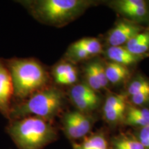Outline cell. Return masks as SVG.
Listing matches in <instances>:
<instances>
[{
  "label": "cell",
  "mask_w": 149,
  "mask_h": 149,
  "mask_svg": "<svg viewBox=\"0 0 149 149\" xmlns=\"http://www.w3.org/2000/svg\"><path fill=\"white\" fill-rule=\"evenodd\" d=\"M61 124H62V130L65 135L70 140L84 138L77 122L74 120L72 111L67 112L63 115L62 119H61Z\"/></svg>",
  "instance_id": "15"
},
{
  "label": "cell",
  "mask_w": 149,
  "mask_h": 149,
  "mask_svg": "<svg viewBox=\"0 0 149 149\" xmlns=\"http://www.w3.org/2000/svg\"><path fill=\"white\" fill-rule=\"evenodd\" d=\"M73 68V65L67 60H61L54 65L50 74L55 84L58 85L61 80Z\"/></svg>",
  "instance_id": "17"
},
{
  "label": "cell",
  "mask_w": 149,
  "mask_h": 149,
  "mask_svg": "<svg viewBox=\"0 0 149 149\" xmlns=\"http://www.w3.org/2000/svg\"><path fill=\"white\" fill-rule=\"evenodd\" d=\"M6 132L18 149H43L58 137L53 121L32 116L9 120Z\"/></svg>",
  "instance_id": "3"
},
{
  "label": "cell",
  "mask_w": 149,
  "mask_h": 149,
  "mask_svg": "<svg viewBox=\"0 0 149 149\" xmlns=\"http://www.w3.org/2000/svg\"><path fill=\"white\" fill-rule=\"evenodd\" d=\"M110 149H144L135 135L120 134L111 139Z\"/></svg>",
  "instance_id": "14"
},
{
  "label": "cell",
  "mask_w": 149,
  "mask_h": 149,
  "mask_svg": "<svg viewBox=\"0 0 149 149\" xmlns=\"http://www.w3.org/2000/svg\"><path fill=\"white\" fill-rule=\"evenodd\" d=\"M92 64L93 68H94L95 72L97 77L100 85L102 86V88H107L109 84V82L108 81L107 74H106L105 65L102 64L101 61H92Z\"/></svg>",
  "instance_id": "22"
},
{
  "label": "cell",
  "mask_w": 149,
  "mask_h": 149,
  "mask_svg": "<svg viewBox=\"0 0 149 149\" xmlns=\"http://www.w3.org/2000/svg\"><path fill=\"white\" fill-rule=\"evenodd\" d=\"M111 5L126 19L139 24L149 23V7L146 1L143 0H119L112 1Z\"/></svg>",
  "instance_id": "6"
},
{
  "label": "cell",
  "mask_w": 149,
  "mask_h": 149,
  "mask_svg": "<svg viewBox=\"0 0 149 149\" xmlns=\"http://www.w3.org/2000/svg\"><path fill=\"white\" fill-rule=\"evenodd\" d=\"M14 103V88L5 59L0 58V113L8 120Z\"/></svg>",
  "instance_id": "8"
},
{
  "label": "cell",
  "mask_w": 149,
  "mask_h": 149,
  "mask_svg": "<svg viewBox=\"0 0 149 149\" xmlns=\"http://www.w3.org/2000/svg\"><path fill=\"white\" fill-rule=\"evenodd\" d=\"M124 46L134 55L146 57L149 56V29H145L130 41Z\"/></svg>",
  "instance_id": "12"
},
{
  "label": "cell",
  "mask_w": 149,
  "mask_h": 149,
  "mask_svg": "<svg viewBox=\"0 0 149 149\" xmlns=\"http://www.w3.org/2000/svg\"><path fill=\"white\" fill-rule=\"evenodd\" d=\"M105 65L107 77L109 84H119L124 82L130 76V72L128 67L117 63L110 61Z\"/></svg>",
  "instance_id": "13"
},
{
  "label": "cell",
  "mask_w": 149,
  "mask_h": 149,
  "mask_svg": "<svg viewBox=\"0 0 149 149\" xmlns=\"http://www.w3.org/2000/svg\"><path fill=\"white\" fill-rule=\"evenodd\" d=\"M123 123L137 128L149 126V109L146 107L127 105Z\"/></svg>",
  "instance_id": "11"
},
{
  "label": "cell",
  "mask_w": 149,
  "mask_h": 149,
  "mask_svg": "<svg viewBox=\"0 0 149 149\" xmlns=\"http://www.w3.org/2000/svg\"><path fill=\"white\" fill-rule=\"evenodd\" d=\"M19 2L39 22L58 28L73 22L95 4V1L88 0H29Z\"/></svg>",
  "instance_id": "2"
},
{
  "label": "cell",
  "mask_w": 149,
  "mask_h": 149,
  "mask_svg": "<svg viewBox=\"0 0 149 149\" xmlns=\"http://www.w3.org/2000/svg\"><path fill=\"white\" fill-rule=\"evenodd\" d=\"M84 76L86 79V84L90 88L95 91H99L102 88L100 81L97 77V75L95 72L94 68L92 64V62L89 63L84 68Z\"/></svg>",
  "instance_id": "21"
},
{
  "label": "cell",
  "mask_w": 149,
  "mask_h": 149,
  "mask_svg": "<svg viewBox=\"0 0 149 149\" xmlns=\"http://www.w3.org/2000/svg\"><path fill=\"white\" fill-rule=\"evenodd\" d=\"M130 101L133 106L145 107L149 105V92H143L130 96Z\"/></svg>",
  "instance_id": "23"
},
{
  "label": "cell",
  "mask_w": 149,
  "mask_h": 149,
  "mask_svg": "<svg viewBox=\"0 0 149 149\" xmlns=\"http://www.w3.org/2000/svg\"><path fill=\"white\" fill-rule=\"evenodd\" d=\"M79 144L84 149H110L105 134L101 131L86 136Z\"/></svg>",
  "instance_id": "16"
},
{
  "label": "cell",
  "mask_w": 149,
  "mask_h": 149,
  "mask_svg": "<svg viewBox=\"0 0 149 149\" xmlns=\"http://www.w3.org/2000/svg\"><path fill=\"white\" fill-rule=\"evenodd\" d=\"M5 62L13 84V104L51 84V74L36 59L13 57L5 59Z\"/></svg>",
  "instance_id": "1"
},
{
  "label": "cell",
  "mask_w": 149,
  "mask_h": 149,
  "mask_svg": "<svg viewBox=\"0 0 149 149\" xmlns=\"http://www.w3.org/2000/svg\"><path fill=\"white\" fill-rule=\"evenodd\" d=\"M72 149H84V148L81 147L80 144L74 142L73 144H72Z\"/></svg>",
  "instance_id": "26"
},
{
  "label": "cell",
  "mask_w": 149,
  "mask_h": 149,
  "mask_svg": "<svg viewBox=\"0 0 149 149\" xmlns=\"http://www.w3.org/2000/svg\"><path fill=\"white\" fill-rule=\"evenodd\" d=\"M77 80V71L75 68H72L71 70H70L66 75L61 80L58 85L64 86V85H72L74 84Z\"/></svg>",
  "instance_id": "25"
},
{
  "label": "cell",
  "mask_w": 149,
  "mask_h": 149,
  "mask_svg": "<svg viewBox=\"0 0 149 149\" xmlns=\"http://www.w3.org/2000/svg\"><path fill=\"white\" fill-rule=\"evenodd\" d=\"M67 61L72 62H77L88 59L90 57H93L88 52L80 46L77 42H74L68 48L66 53Z\"/></svg>",
  "instance_id": "18"
},
{
  "label": "cell",
  "mask_w": 149,
  "mask_h": 149,
  "mask_svg": "<svg viewBox=\"0 0 149 149\" xmlns=\"http://www.w3.org/2000/svg\"><path fill=\"white\" fill-rule=\"evenodd\" d=\"M106 55L111 61L127 67L136 64L144 59V57L130 53L124 46H109L106 51Z\"/></svg>",
  "instance_id": "10"
},
{
  "label": "cell",
  "mask_w": 149,
  "mask_h": 149,
  "mask_svg": "<svg viewBox=\"0 0 149 149\" xmlns=\"http://www.w3.org/2000/svg\"><path fill=\"white\" fill-rule=\"evenodd\" d=\"M80 46L88 52L92 56L99 55L102 51V46L100 41L94 37H85L77 42Z\"/></svg>",
  "instance_id": "19"
},
{
  "label": "cell",
  "mask_w": 149,
  "mask_h": 149,
  "mask_svg": "<svg viewBox=\"0 0 149 149\" xmlns=\"http://www.w3.org/2000/svg\"><path fill=\"white\" fill-rule=\"evenodd\" d=\"M135 135L144 149H149V126L137 128Z\"/></svg>",
  "instance_id": "24"
},
{
  "label": "cell",
  "mask_w": 149,
  "mask_h": 149,
  "mask_svg": "<svg viewBox=\"0 0 149 149\" xmlns=\"http://www.w3.org/2000/svg\"><path fill=\"white\" fill-rule=\"evenodd\" d=\"M127 107L126 96L123 94H111L108 97L103 107L104 120L113 126L123 123Z\"/></svg>",
  "instance_id": "9"
},
{
  "label": "cell",
  "mask_w": 149,
  "mask_h": 149,
  "mask_svg": "<svg viewBox=\"0 0 149 149\" xmlns=\"http://www.w3.org/2000/svg\"><path fill=\"white\" fill-rule=\"evenodd\" d=\"M130 97L143 92H149V80L141 75L137 76L129 84L127 89Z\"/></svg>",
  "instance_id": "20"
},
{
  "label": "cell",
  "mask_w": 149,
  "mask_h": 149,
  "mask_svg": "<svg viewBox=\"0 0 149 149\" xmlns=\"http://www.w3.org/2000/svg\"><path fill=\"white\" fill-rule=\"evenodd\" d=\"M66 95L56 85L50 84L23 101L15 103L8 120L25 117H37L53 121L64 109Z\"/></svg>",
  "instance_id": "4"
},
{
  "label": "cell",
  "mask_w": 149,
  "mask_h": 149,
  "mask_svg": "<svg viewBox=\"0 0 149 149\" xmlns=\"http://www.w3.org/2000/svg\"><path fill=\"white\" fill-rule=\"evenodd\" d=\"M146 28L141 24L123 19L115 24L108 33L107 42L109 46H124L134 36L143 31Z\"/></svg>",
  "instance_id": "7"
},
{
  "label": "cell",
  "mask_w": 149,
  "mask_h": 149,
  "mask_svg": "<svg viewBox=\"0 0 149 149\" xmlns=\"http://www.w3.org/2000/svg\"><path fill=\"white\" fill-rule=\"evenodd\" d=\"M70 100L77 111L89 113L97 109L100 104V97L96 91L86 83L72 86L69 91Z\"/></svg>",
  "instance_id": "5"
}]
</instances>
